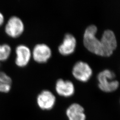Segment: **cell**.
Masks as SVG:
<instances>
[{
	"instance_id": "6da1fadb",
	"label": "cell",
	"mask_w": 120,
	"mask_h": 120,
	"mask_svg": "<svg viewBox=\"0 0 120 120\" xmlns=\"http://www.w3.org/2000/svg\"><path fill=\"white\" fill-rule=\"evenodd\" d=\"M98 28L94 25L88 26L83 36V43L85 47L90 51L98 55L102 56L100 40L96 37Z\"/></svg>"
},
{
	"instance_id": "7a4b0ae2",
	"label": "cell",
	"mask_w": 120,
	"mask_h": 120,
	"mask_svg": "<svg viewBox=\"0 0 120 120\" xmlns=\"http://www.w3.org/2000/svg\"><path fill=\"white\" fill-rule=\"evenodd\" d=\"M116 74L109 69H104L98 75L99 88L105 93L116 91L119 86V82L115 80Z\"/></svg>"
},
{
	"instance_id": "3957f363",
	"label": "cell",
	"mask_w": 120,
	"mask_h": 120,
	"mask_svg": "<svg viewBox=\"0 0 120 120\" xmlns=\"http://www.w3.org/2000/svg\"><path fill=\"white\" fill-rule=\"evenodd\" d=\"M25 29V24L22 19L17 16H12L6 22L4 30L8 36L15 38L21 36Z\"/></svg>"
},
{
	"instance_id": "277c9868",
	"label": "cell",
	"mask_w": 120,
	"mask_h": 120,
	"mask_svg": "<svg viewBox=\"0 0 120 120\" xmlns=\"http://www.w3.org/2000/svg\"><path fill=\"white\" fill-rule=\"evenodd\" d=\"M100 41L102 56H111L117 46V41L114 33L110 30H105L100 39Z\"/></svg>"
},
{
	"instance_id": "5b68a950",
	"label": "cell",
	"mask_w": 120,
	"mask_h": 120,
	"mask_svg": "<svg viewBox=\"0 0 120 120\" xmlns=\"http://www.w3.org/2000/svg\"><path fill=\"white\" fill-rule=\"evenodd\" d=\"M56 97L51 91L42 90L36 98V102L40 109L43 111H50L56 105Z\"/></svg>"
},
{
	"instance_id": "8992f818",
	"label": "cell",
	"mask_w": 120,
	"mask_h": 120,
	"mask_svg": "<svg viewBox=\"0 0 120 120\" xmlns=\"http://www.w3.org/2000/svg\"><path fill=\"white\" fill-rule=\"evenodd\" d=\"M52 55L50 47L45 43L36 44L32 50V58L38 63H44L47 62Z\"/></svg>"
},
{
	"instance_id": "52a82bcc",
	"label": "cell",
	"mask_w": 120,
	"mask_h": 120,
	"mask_svg": "<svg viewBox=\"0 0 120 120\" xmlns=\"http://www.w3.org/2000/svg\"><path fill=\"white\" fill-rule=\"evenodd\" d=\"M72 74L74 77L79 81L86 82L90 78L93 70L90 65L83 61H78L73 66Z\"/></svg>"
},
{
	"instance_id": "ba28073f",
	"label": "cell",
	"mask_w": 120,
	"mask_h": 120,
	"mask_svg": "<svg viewBox=\"0 0 120 120\" xmlns=\"http://www.w3.org/2000/svg\"><path fill=\"white\" fill-rule=\"evenodd\" d=\"M15 63L19 67L26 66L32 58V50L25 44H19L17 45L15 48Z\"/></svg>"
},
{
	"instance_id": "9c48e42d",
	"label": "cell",
	"mask_w": 120,
	"mask_h": 120,
	"mask_svg": "<svg viewBox=\"0 0 120 120\" xmlns=\"http://www.w3.org/2000/svg\"><path fill=\"white\" fill-rule=\"evenodd\" d=\"M77 46V40L75 37L71 34L64 35L62 42L58 47V51L61 55H69L74 52Z\"/></svg>"
},
{
	"instance_id": "30bf717a",
	"label": "cell",
	"mask_w": 120,
	"mask_h": 120,
	"mask_svg": "<svg viewBox=\"0 0 120 120\" xmlns=\"http://www.w3.org/2000/svg\"><path fill=\"white\" fill-rule=\"evenodd\" d=\"M55 90L57 94L60 96L69 98L74 94L75 87L71 81L60 78L56 82Z\"/></svg>"
},
{
	"instance_id": "8fae6325",
	"label": "cell",
	"mask_w": 120,
	"mask_h": 120,
	"mask_svg": "<svg viewBox=\"0 0 120 120\" xmlns=\"http://www.w3.org/2000/svg\"><path fill=\"white\" fill-rule=\"evenodd\" d=\"M65 115L68 120H86L85 109L81 104L73 103L70 105L65 111Z\"/></svg>"
},
{
	"instance_id": "7c38bea8",
	"label": "cell",
	"mask_w": 120,
	"mask_h": 120,
	"mask_svg": "<svg viewBox=\"0 0 120 120\" xmlns=\"http://www.w3.org/2000/svg\"><path fill=\"white\" fill-rule=\"evenodd\" d=\"M12 86V78L8 74L0 70V93H9L11 90Z\"/></svg>"
},
{
	"instance_id": "4fadbf2b",
	"label": "cell",
	"mask_w": 120,
	"mask_h": 120,
	"mask_svg": "<svg viewBox=\"0 0 120 120\" xmlns=\"http://www.w3.org/2000/svg\"><path fill=\"white\" fill-rule=\"evenodd\" d=\"M11 52L12 48L8 44H0V62L9 59Z\"/></svg>"
},
{
	"instance_id": "5bb4252c",
	"label": "cell",
	"mask_w": 120,
	"mask_h": 120,
	"mask_svg": "<svg viewBox=\"0 0 120 120\" xmlns=\"http://www.w3.org/2000/svg\"><path fill=\"white\" fill-rule=\"evenodd\" d=\"M4 22V17L3 14L0 12V27L2 26Z\"/></svg>"
},
{
	"instance_id": "9a60e30c",
	"label": "cell",
	"mask_w": 120,
	"mask_h": 120,
	"mask_svg": "<svg viewBox=\"0 0 120 120\" xmlns=\"http://www.w3.org/2000/svg\"></svg>"
},
{
	"instance_id": "2e32d148",
	"label": "cell",
	"mask_w": 120,
	"mask_h": 120,
	"mask_svg": "<svg viewBox=\"0 0 120 120\" xmlns=\"http://www.w3.org/2000/svg\"></svg>"
}]
</instances>
